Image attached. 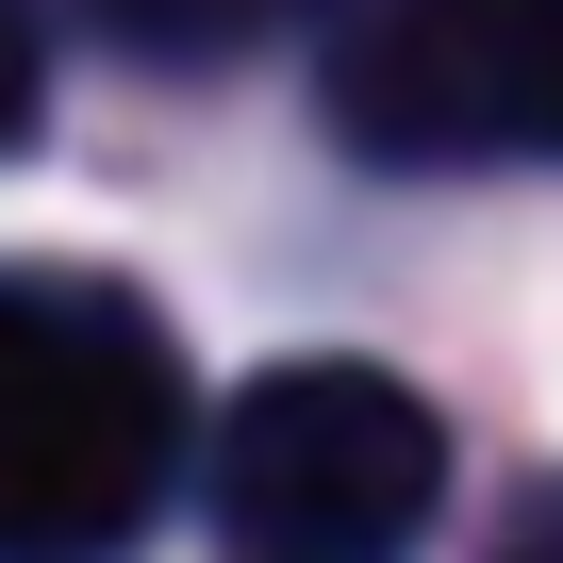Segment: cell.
Instances as JSON below:
<instances>
[{"mask_svg":"<svg viewBox=\"0 0 563 563\" xmlns=\"http://www.w3.org/2000/svg\"><path fill=\"white\" fill-rule=\"evenodd\" d=\"M431 514H448V431L382 365H265L216 415L232 563H415Z\"/></svg>","mask_w":563,"mask_h":563,"instance_id":"7a4b0ae2","label":"cell"},{"mask_svg":"<svg viewBox=\"0 0 563 563\" xmlns=\"http://www.w3.org/2000/svg\"><path fill=\"white\" fill-rule=\"evenodd\" d=\"M316 100L398 183L563 166V0H332Z\"/></svg>","mask_w":563,"mask_h":563,"instance_id":"3957f363","label":"cell"},{"mask_svg":"<svg viewBox=\"0 0 563 563\" xmlns=\"http://www.w3.org/2000/svg\"><path fill=\"white\" fill-rule=\"evenodd\" d=\"M34 100H51V51H34L18 0H0V150H34Z\"/></svg>","mask_w":563,"mask_h":563,"instance_id":"5b68a950","label":"cell"},{"mask_svg":"<svg viewBox=\"0 0 563 563\" xmlns=\"http://www.w3.org/2000/svg\"><path fill=\"white\" fill-rule=\"evenodd\" d=\"M183 481V349L133 282L0 265V563H117Z\"/></svg>","mask_w":563,"mask_h":563,"instance_id":"6da1fadb","label":"cell"},{"mask_svg":"<svg viewBox=\"0 0 563 563\" xmlns=\"http://www.w3.org/2000/svg\"><path fill=\"white\" fill-rule=\"evenodd\" d=\"M497 563H563V481H547V497L514 514V547H497Z\"/></svg>","mask_w":563,"mask_h":563,"instance_id":"8992f818","label":"cell"},{"mask_svg":"<svg viewBox=\"0 0 563 563\" xmlns=\"http://www.w3.org/2000/svg\"><path fill=\"white\" fill-rule=\"evenodd\" d=\"M299 0H84V34L100 51H133V67H232V51H265Z\"/></svg>","mask_w":563,"mask_h":563,"instance_id":"277c9868","label":"cell"}]
</instances>
